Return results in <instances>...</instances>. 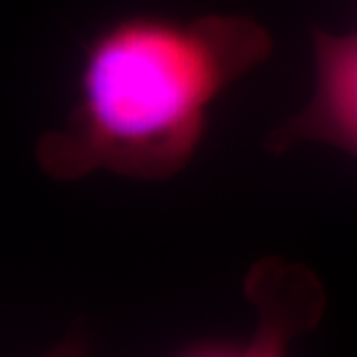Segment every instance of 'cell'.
Segmentation results:
<instances>
[{
    "label": "cell",
    "mask_w": 357,
    "mask_h": 357,
    "mask_svg": "<svg viewBox=\"0 0 357 357\" xmlns=\"http://www.w3.org/2000/svg\"><path fill=\"white\" fill-rule=\"evenodd\" d=\"M354 13H356V26H357V0H356V10H354Z\"/></svg>",
    "instance_id": "3957f363"
},
{
    "label": "cell",
    "mask_w": 357,
    "mask_h": 357,
    "mask_svg": "<svg viewBox=\"0 0 357 357\" xmlns=\"http://www.w3.org/2000/svg\"><path fill=\"white\" fill-rule=\"evenodd\" d=\"M314 91L307 103L264 139L270 155L300 143L330 145L357 161V26L345 34L312 32Z\"/></svg>",
    "instance_id": "7a4b0ae2"
},
{
    "label": "cell",
    "mask_w": 357,
    "mask_h": 357,
    "mask_svg": "<svg viewBox=\"0 0 357 357\" xmlns=\"http://www.w3.org/2000/svg\"><path fill=\"white\" fill-rule=\"evenodd\" d=\"M272 50L270 32L248 16L115 20L86 46L72 112L36 143L40 169L56 181L177 175L203 141L211 105Z\"/></svg>",
    "instance_id": "6da1fadb"
}]
</instances>
